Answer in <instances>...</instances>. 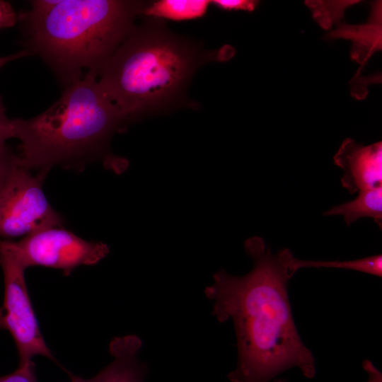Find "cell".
Instances as JSON below:
<instances>
[{
  "mask_svg": "<svg viewBox=\"0 0 382 382\" xmlns=\"http://www.w3.org/2000/svg\"><path fill=\"white\" fill-rule=\"evenodd\" d=\"M47 173L23 166L18 155L0 188V237H26L42 229L63 226L62 218L47 199Z\"/></svg>",
  "mask_w": 382,
  "mask_h": 382,
  "instance_id": "5b68a950",
  "label": "cell"
},
{
  "mask_svg": "<svg viewBox=\"0 0 382 382\" xmlns=\"http://www.w3.org/2000/svg\"><path fill=\"white\" fill-rule=\"evenodd\" d=\"M142 342L134 335L112 340L109 350L113 360L95 376L81 378L65 369L71 382H145L147 366L138 354Z\"/></svg>",
  "mask_w": 382,
  "mask_h": 382,
  "instance_id": "9c48e42d",
  "label": "cell"
},
{
  "mask_svg": "<svg viewBox=\"0 0 382 382\" xmlns=\"http://www.w3.org/2000/svg\"><path fill=\"white\" fill-rule=\"evenodd\" d=\"M349 1H306L312 10L313 17L324 28H329L333 23L340 19L344 10L348 6L354 4Z\"/></svg>",
  "mask_w": 382,
  "mask_h": 382,
  "instance_id": "5bb4252c",
  "label": "cell"
},
{
  "mask_svg": "<svg viewBox=\"0 0 382 382\" xmlns=\"http://www.w3.org/2000/svg\"><path fill=\"white\" fill-rule=\"evenodd\" d=\"M244 247L253 261L251 270L234 276L221 270L204 289L218 321L231 319L234 325L238 361L228 379L271 382L294 367L313 378L315 359L299 334L288 294L297 272L293 253L284 248L274 253L259 236L246 240Z\"/></svg>",
  "mask_w": 382,
  "mask_h": 382,
  "instance_id": "6da1fadb",
  "label": "cell"
},
{
  "mask_svg": "<svg viewBox=\"0 0 382 382\" xmlns=\"http://www.w3.org/2000/svg\"><path fill=\"white\" fill-rule=\"evenodd\" d=\"M294 267L298 271L304 267L340 268L358 271L381 277L382 255L380 254L352 260H304L294 259Z\"/></svg>",
  "mask_w": 382,
  "mask_h": 382,
  "instance_id": "4fadbf2b",
  "label": "cell"
},
{
  "mask_svg": "<svg viewBox=\"0 0 382 382\" xmlns=\"http://www.w3.org/2000/svg\"><path fill=\"white\" fill-rule=\"evenodd\" d=\"M9 243L26 268H54L66 275L77 267L98 263L110 252L105 243L84 240L63 226L47 228Z\"/></svg>",
  "mask_w": 382,
  "mask_h": 382,
  "instance_id": "52a82bcc",
  "label": "cell"
},
{
  "mask_svg": "<svg viewBox=\"0 0 382 382\" xmlns=\"http://www.w3.org/2000/svg\"><path fill=\"white\" fill-rule=\"evenodd\" d=\"M219 54L147 18L118 47L98 83L132 124L195 105L187 96L191 79L199 67L219 60Z\"/></svg>",
  "mask_w": 382,
  "mask_h": 382,
  "instance_id": "7a4b0ae2",
  "label": "cell"
},
{
  "mask_svg": "<svg viewBox=\"0 0 382 382\" xmlns=\"http://www.w3.org/2000/svg\"><path fill=\"white\" fill-rule=\"evenodd\" d=\"M16 155L6 143L0 144V188L11 170Z\"/></svg>",
  "mask_w": 382,
  "mask_h": 382,
  "instance_id": "e0dca14e",
  "label": "cell"
},
{
  "mask_svg": "<svg viewBox=\"0 0 382 382\" xmlns=\"http://www.w3.org/2000/svg\"><path fill=\"white\" fill-rule=\"evenodd\" d=\"M324 215H342L347 226L362 217L372 218L381 228L382 186L361 190L353 200L334 206Z\"/></svg>",
  "mask_w": 382,
  "mask_h": 382,
  "instance_id": "8fae6325",
  "label": "cell"
},
{
  "mask_svg": "<svg viewBox=\"0 0 382 382\" xmlns=\"http://www.w3.org/2000/svg\"><path fill=\"white\" fill-rule=\"evenodd\" d=\"M12 121L13 138L21 142L18 159L32 170L47 174L60 166L81 171L98 161L117 173L127 167V161L112 154L110 142L131 123L92 74L66 86L40 115Z\"/></svg>",
  "mask_w": 382,
  "mask_h": 382,
  "instance_id": "3957f363",
  "label": "cell"
},
{
  "mask_svg": "<svg viewBox=\"0 0 382 382\" xmlns=\"http://www.w3.org/2000/svg\"><path fill=\"white\" fill-rule=\"evenodd\" d=\"M0 382H38L34 363L18 366L13 372L0 376Z\"/></svg>",
  "mask_w": 382,
  "mask_h": 382,
  "instance_id": "9a60e30c",
  "label": "cell"
},
{
  "mask_svg": "<svg viewBox=\"0 0 382 382\" xmlns=\"http://www.w3.org/2000/svg\"><path fill=\"white\" fill-rule=\"evenodd\" d=\"M10 138H13V121L6 116V108L0 96V144L6 143Z\"/></svg>",
  "mask_w": 382,
  "mask_h": 382,
  "instance_id": "ac0fdd59",
  "label": "cell"
},
{
  "mask_svg": "<svg viewBox=\"0 0 382 382\" xmlns=\"http://www.w3.org/2000/svg\"><path fill=\"white\" fill-rule=\"evenodd\" d=\"M363 367L369 374L368 382H381V374L369 361H363Z\"/></svg>",
  "mask_w": 382,
  "mask_h": 382,
  "instance_id": "ffe728a7",
  "label": "cell"
},
{
  "mask_svg": "<svg viewBox=\"0 0 382 382\" xmlns=\"http://www.w3.org/2000/svg\"><path fill=\"white\" fill-rule=\"evenodd\" d=\"M145 1L132 0H35L18 17L24 49L40 56L64 87L83 71L100 76L134 28Z\"/></svg>",
  "mask_w": 382,
  "mask_h": 382,
  "instance_id": "277c9868",
  "label": "cell"
},
{
  "mask_svg": "<svg viewBox=\"0 0 382 382\" xmlns=\"http://www.w3.org/2000/svg\"><path fill=\"white\" fill-rule=\"evenodd\" d=\"M271 382H286L284 380H282V379H274Z\"/></svg>",
  "mask_w": 382,
  "mask_h": 382,
  "instance_id": "7402d4cb",
  "label": "cell"
},
{
  "mask_svg": "<svg viewBox=\"0 0 382 382\" xmlns=\"http://www.w3.org/2000/svg\"><path fill=\"white\" fill-rule=\"evenodd\" d=\"M258 1L253 0H214L211 1V4H214L217 8L226 10H243L252 11L257 6Z\"/></svg>",
  "mask_w": 382,
  "mask_h": 382,
  "instance_id": "2e32d148",
  "label": "cell"
},
{
  "mask_svg": "<svg viewBox=\"0 0 382 382\" xmlns=\"http://www.w3.org/2000/svg\"><path fill=\"white\" fill-rule=\"evenodd\" d=\"M28 55H30V54L26 50H22L20 52H18L17 53H15V54H11L9 56L1 57H0V69L4 64H6V63H8V62H9L11 61H13V60H15V59H19V58H22V57H27Z\"/></svg>",
  "mask_w": 382,
  "mask_h": 382,
  "instance_id": "44dd1931",
  "label": "cell"
},
{
  "mask_svg": "<svg viewBox=\"0 0 382 382\" xmlns=\"http://www.w3.org/2000/svg\"><path fill=\"white\" fill-rule=\"evenodd\" d=\"M18 19L10 3L0 0V30L14 25Z\"/></svg>",
  "mask_w": 382,
  "mask_h": 382,
  "instance_id": "d6986e66",
  "label": "cell"
},
{
  "mask_svg": "<svg viewBox=\"0 0 382 382\" xmlns=\"http://www.w3.org/2000/svg\"><path fill=\"white\" fill-rule=\"evenodd\" d=\"M333 159L344 170L341 183L349 193L382 186L381 141L364 146L347 138Z\"/></svg>",
  "mask_w": 382,
  "mask_h": 382,
  "instance_id": "ba28073f",
  "label": "cell"
},
{
  "mask_svg": "<svg viewBox=\"0 0 382 382\" xmlns=\"http://www.w3.org/2000/svg\"><path fill=\"white\" fill-rule=\"evenodd\" d=\"M373 7L369 23L364 25H340L327 35L328 38H346L353 42L352 58L364 64L376 51L381 49V2Z\"/></svg>",
  "mask_w": 382,
  "mask_h": 382,
  "instance_id": "30bf717a",
  "label": "cell"
},
{
  "mask_svg": "<svg viewBox=\"0 0 382 382\" xmlns=\"http://www.w3.org/2000/svg\"><path fill=\"white\" fill-rule=\"evenodd\" d=\"M211 4L207 0H159L145 1L141 14L147 18L174 21L202 17Z\"/></svg>",
  "mask_w": 382,
  "mask_h": 382,
  "instance_id": "7c38bea8",
  "label": "cell"
},
{
  "mask_svg": "<svg viewBox=\"0 0 382 382\" xmlns=\"http://www.w3.org/2000/svg\"><path fill=\"white\" fill-rule=\"evenodd\" d=\"M0 265L4 280V301L0 306V329L11 335L16 345L19 365L33 362L42 356L56 362L40 330L29 296L25 266L10 245L9 241H0Z\"/></svg>",
  "mask_w": 382,
  "mask_h": 382,
  "instance_id": "8992f818",
  "label": "cell"
}]
</instances>
